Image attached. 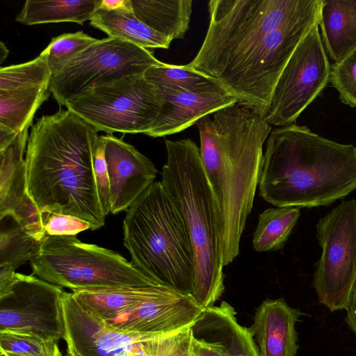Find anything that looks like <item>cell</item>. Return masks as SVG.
Here are the masks:
<instances>
[{
    "instance_id": "19",
    "label": "cell",
    "mask_w": 356,
    "mask_h": 356,
    "mask_svg": "<svg viewBox=\"0 0 356 356\" xmlns=\"http://www.w3.org/2000/svg\"><path fill=\"white\" fill-rule=\"evenodd\" d=\"M304 314L291 307L284 298L266 299L257 309L250 327L260 356H296V323Z\"/></svg>"
},
{
    "instance_id": "41",
    "label": "cell",
    "mask_w": 356,
    "mask_h": 356,
    "mask_svg": "<svg viewBox=\"0 0 356 356\" xmlns=\"http://www.w3.org/2000/svg\"><path fill=\"white\" fill-rule=\"evenodd\" d=\"M65 356H74V355L70 352H67V355Z\"/></svg>"
},
{
    "instance_id": "5",
    "label": "cell",
    "mask_w": 356,
    "mask_h": 356,
    "mask_svg": "<svg viewBox=\"0 0 356 356\" xmlns=\"http://www.w3.org/2000/svg\"><path fill=\"white\" fill-rule=\"evenodd\" d=\"M165 144L161 182L184 221L193 249L191 296L202 309L211 307L224 293L225 277L214 196L195 143L185 138Z\"/></svg>"
},
{
    "instance_id": "20",
    "label": "cell",
    "mask_w": 356,
    "mask_h": 356,
    "mask_svg": "<svg viewBox=\"0 0 356 356\" xmlns=\"http://www.w3.org/2000/svg\"><path fill=\"white\" fill-rule=\"evenodd\" d=\"M318 25L326 52L334 63L356 51V0H321Z\"/></svg>"
},
{
    "instance_id": "30",
    "label": "cell",
    "mask_w": 356,
    "mask_h": 356,
    "mask_svg": "<svg viewBox=\"0 0 356 356\" xmlns=\"http://www.w3.org/2000/svg\"><path fill=\"white\" fill-rule=\"evenodd\" d=\"M98 40L83 31L63 33L53 38L42 52L47 55L52 72L56 66L73 58Z\"/></svg>"
},
{
    "instance_id": "33",
    "label": "cell",
    "mask_w": 356,
    "mask_h": 356,
    "mask_svg": "<svg viewBox=\"0 0 356 356\" xmlns=\"http://www.w3.org/2000/svg\"><path fill=\"white\" fill-rule=\"evenodd\" d=\"M105 141L97 136L93 145V170L102 212L106 216L111 212L110 181L105 159Z\"/></svg>"
},
{
    "instance_id": "24",
    "label": "cell",
    "mask_w": 356,
    "mask_h": 356,
    "mask_svg": "<svg viewBox=\"0 0 356 356\" xmlns=\"http://www.w3.org/2000/svg\"><path fill=\"white\" fill-rule=\"evenodd\" d=\"M100 0H26L15 20L25 25L90 21Z\"/></svg>"
},
{
    "instance_id": "8",
    "label": "cell",
    "mask_w": 356,
    "mask_h": 356,
    "mask_svg": "<svg viewBox=\"0 0 356 356\" xmlns=\"http://www.w3.org/2000/svg\"><path fill=\"white\" fill-rule=\"evenodd\" d=\"M163 104L161 90L136 74L94 86L65 106L98 131L146 134Z\"/></svg>"
},
{
    "instance_id": "6",
    "label": "cell",
    "mask_w": 356,
    "mask_h": 356,
    "mask_svg": "<svg viewBox=\"0 0 356 356\" xmlns=\"http://www.w3.org/2000/svg\"><path fill=\"white\" fill-rule=\"evenodd\" d=\"M124 245L131 264L161 285L191 296L194 253L184 221L161 181L127 210Z\"/></svg>"
},
{
    "instance_id": "17",
    "label": "cell",
    "mask_w": 356,
    "mask_h": 356,
    "mask_svg": "<svg viewBox=\"0 0 356 356\" xmlns=\"http://www.w3.org/2000/svg\"><path fill=\"white\" fill-rule=\"evenodd\" d=\"M110 181L111 213L127 211L154 182V164L133 145L112 134L103 136Z\"/></svg>"
},
{
    "instance_id": "10",
    "label": "cell",
    "mask_w": 356,
    "mask_h": 356,
    "mask_svg": "<svg viewBox=\"0 0 356 356\" xmlns=\"http://www.w3.org/2000/svg\"><path fill=\"white\" fill-rule=\"evenodd\" d=\"M163 63L147 49L110 38L96 42L52 70L49 91L61 105L88 88L125 76L144 74Z\"/></svg>"
},
{
    "instance_id": "28",
    "label": "cell",
    "mask_w": 356,
    "mask_h": 356,
    "mask_svg": "<svg viewBox=\"0 0 356 356\" xmlns=\"http://www.w3.org/2000/svg\"><path fill=\"white\" fill-rule=\"evenodd\" d=\"M51 70L47 56L41 52L28 62L0 68V90H12L32 86L49 87Z\"/></svg>"
},
{
    "instance_id": "15",
    "label": "cell",
    "mask_w": 356,
    "mask_h": 356,
    "mask_svg": "<svg viewBox=\"0 0 356 356\" xmlns=\"http://www.w3.org/2000/svg\"><path fill=\"white\" fill-rule=\"evenodd\" d=\"M29 128L0 152V220L12 218L37 241L46 234L43 216L31 197L27 188L26 161Z\"/></svg>"
},
{
    "instance_id": "12",
    "label": "cell",
    "mask_w": 356,
    "mask_h": 356,
    "mask_svg": "<svg viewBox=\"0 0 356 356\" xmlns=\"http://www.w3.org/2000/svg\"><path fill=\"white\" fill-rule=\"evenodd\" d=\"M330 68L318 21L298 44L277 81L265 114L268 123L293 124L329 82Z\"/></svg>"
},
{
    "instance_id": "1",
    "label": "cell",
    "mask_w": 356,
    "mask_h": 356,
    "mask_svg": "<svg viewBox=\"0 0 356 356\" xmlns=\"http://www.w3.org/2000/svg\"><path fill=\"white\" fill-rule=\"evenodd\" d=\"M321 0H211L209 28L186 65L239 104L266 114L294 50L319 19Z\"/></svg>"
},
{
    "instance_id": "26",
    "label": "cell",
    "mask_w": 356,
    "mask_h": 356,
    "mask_svg": "<svg viewBox=\"0 0 356 356\" xmlns=\"http://www.w3.org/2000/svg\"><path fill=\"white\" fill-rule=\"evenodd\" d=\"M300 216V207H297L268 208L263 211L253 234V249L259 252L282 249Z\"/></svg>"
},
{
    "instance_id": "3",
    "label": "cell",
    "mask_w": 356,
    "mask_h": 356,
    "mask_svg": "<svg viewBox=\"0 0 356 356\" xmlns=\"http://www.w3.org/2000/svg\"><path fill=\"white\" fill-rule=\"evenodd\" d=\"M98 131L61 108L32 126L26 151L29 193L42 214L76 217L91 230L105 224L93 170Z\"/></svg>"
},
{
    "instance_id": "7",
    "label": "cell",
    "mask_w": 356,
    "mask_h": 356,
    "mask_svg": "<svg viewBox=\"0 0 356 356\" xmlns=\"http://www.w3.org/2000/svg\"><path fill=\"white\" fill-rule=\"evenodd\" d=\"M30 263L33 275L72 291L158 285L118 252L76 236L45 234Z\"/></svg>"
},
{
    "instance_id": "37",
    "label": "cell",
    "mask_w": 356,
    "mask_h": 356,
    "mask_svg": "<svg viewBox=\"0 0 356 356\" xmlns=\"http://www.w3.org/2000/svg\"><path fill=\"white\" fill-rule=\"evenodd\" d=\"M346 312L345 321L349 328L356 335V283L350 305Z\"/></svg>"
},
{
    "instance_id": "9",
    "label": "cell",
    "mask_w": 356,
    "mask_h": 356,
    "mask_svg": "<svg viewBox=\"0 0 356 356\" xmlns=\"http://www.w3.org/2000/svg\"><path fill=\"white\" fill-rule=\"evenodd\" d=\"M321 247L313 286L331 312L348 310L356 283V198L342 201L316 225Z\"/></svg>"
},
{
    "instance_id": "31",
    "label": "cell",
    "mask_w": 356,
    "mask_h": 356,
    "mask_svg": "<svg viewBox=\"0 0 356 356\" xmlns=\"http://www.w3.org/2000/svg\"><path fill=\"white\" fill-rule=\"evenodd\" d=\"M329 81L343 104L356 108V51L331 65Z\"/></svg>"
},
{
    "instance_id": "25",
    "label": "cell",
    "mask_w": 356,
    "mask_h": 356,
    "mask_svg": "<svg viewBox=\"0 0 356 356\" xmlns=\"http://www.w3.org/2000/svg\"><path fill=\"white\" fill-rule=\"evenodd\" d=\"M49 93V87L44 86L0 90V125L17 134L29 128Z\"/></svg>"
},
{
    "instance_id": "18",
    "label": "cell",
    "mask_w": 356,
    "mask_h": 356,
    "mask_svg": "<svg viewBox=\"0 0 356 356\" xmlns=\"http://www.w3.org/2000/svg\"><path fill=\"white\" fill-rule=\"evenodd\" d=\"M159 89L163 104L145 134L153 138L177 134L195 124L200 118L237 103L220 85L202 90Z\"/></svg>"
},
{
    "instance_id": "35",
    "label": "cell",
    "mask_w": 356,
    "mask_h": 356,
    "mask_svg": "<svg viewBox=\"0 0 356 356\" xmlns=\"http://www.w3.org/2000/svg\"><path fill=\"white\" fill-rule=\"evenodd\" d=\"M190 327L166 356H192Z\"/></svg>"
},
{
    "instance_id": "14",
    "label": "cell",
    "mask_w": 356,
    "mask_h": 356,
    "mask_svg": "<svg viewBox=\"0 0 356 356\" xmlns=\"http://www.w3.org/2000/svg\"><path fill=\"white\" fill-rule=\"evenodd\" d=\"M202 310L192 296L159 285L149 298L105 321L127 331L169 334L190 327Z\"/></svg>"
},
{
    "instance_id": "2",
    "label": "cell",
    "mask_w": 356,
    "mask_h": 356,
    "mask_svg": "<svg viewBox=\"0 0 356 356\" xmlns=\"http://www.w3.org/2000/svg\"><path fill=\"white\" fill-rule=\"evenodd\" d=\"M195 125L202 167L216 204L225 266L239 254L272 127L265 113L238 103L200 118Z\"/></svg>"
},
{
    "instance_id": "40",
    "label": "cell",
    "mask_w": 356,
    "mask_h": 356,
    "mask_svg": "<svg viewBox=\"0 0 356 356\" xmlns=\"http://www.w3.org/2000/svg\"><path fill=\"white\" fill-rule=\"evenodd\" d=\"M8 54V49L3 42H0V63L1 64Z\"/></svg>"
},
{
    "instance_id": "39",
    "label": "cell",
    "mask_w": 356,
    "mask_h": 356,
    "mask_svg": "<svg viewBox=\"0 0 356 356\" xmlns=\"http://www.w3.org/2000/svg\"><path fill=\"white\" fill-rule=\"evenodd\" d=\"M3 356H62V353L60 350L59 346L57 343H56L54 346L48 350L47 351L37 355H17L9 353H4L1 354Z\"/></svg>"
},
{
    "instance_id": "22",
    "label": "cell",
    "mask_w": 356,
    "mask_h": 356,
    "mask_svg": "<svg viewBox=\"0 0 356 356\" xmlns=\"http://www.w3.org/2000/svg\"><path fill=\"white\" fill-rule=\"evenodd\" d=\"M159 285L126 286L72 291L76 300L88 312L108 321L152 296Z\"/></svg>"
},
{
    "instance_id": "29",
    "label": "cell",
    "mask_w": 356,
    "mask_h": 356,
    "mask_svg": "<svg viewBox=\"0 0 356 356\" xmlns=\"http://www.w3.org/2000/svg\"><path fill=\"white\" fill-rule=\"evenodd\" d=\"M38 243L13 219L10 225L1 223L0 268L15 271L30 261Z\"/></svg>"
},
{
    "instance_id": "11",
    "label": "cell",
    "mask_w": 356,
    "mask_h": 356,
    "mask_svg": "<svg viewBox=\"0 0 356 356\" xmlns=\"http://www.w3.org/2000/svg\"><path fill=\"white\" fill-rule=\"evenodd\" d=\"M61 286L0 268V332L56 341L65 336Z\"/></svg>"
},
{
    "instance_id": "4",
    "label": "cell",
    "mask_w": 356,
    "mask_h": 356,
    "mask_svg": "<svg viewBox=\"0 0 356 356\" xmlns=\"http://www.w3.org/2000/svg\"><path fill=\"white\" fill-rule=\"evenodd\" d=\"M258 187L275 207L330 206L356 189V148L306 126L277 128L266 140Z\"/></svg>"
},
{
    "instance_id": "32",
    "label": "cell",
    "mask_w": 356,
    "mask_h": 356,
    "mask_svg": "<svg viewBox=\"0 0 356 356\" xmlns=\"http://www.w3.org/2000/svg\"><path fill=\"white\" fill-rule=\"evenodd\" d=\"M57 343L40 337L9 331L0 332L1 354L37 355L43 353Z\"/></svg>"
},
{
    "instance_id": "16",
    "label": "cell",
    "mask_w": 356,
    "mask_h": 356,
    "mask_svg": "<svg viewBox=\"0 0 356 356\" xmlns=\"http://www.w3.org/2000/svg\"><path fill=\"white\" fill-rule=\"evenodd\" d=\"M236 314L225 301L203 309L190 327L192 356H260L250 328Z\"/></svg>"
},
{
    "instance_id": "36",
    "label": "cell",
    "mask_w": 356,
    "mask_h": 356,
    "mask_svg": "<svg viewBox=\"0 0 356 356\" xmlns=\"http://www.w3.org/2000/svg\"><path fill=\"white\" fill-rule=\"evenodd\" d=\"M100 8L113 11L133 12L131 0H100Z\"/></svg>"
},
{
    "instance_id": "38",
    "label": "cell",
    "mask_w": 356,
    "mask_h": 356,
    "mask_svg": "<svg viewBox=\"0 0 356 356\" xmlns=\"http://www.w3.org/2000/svg\"><path fill=\"white\" fill-rule=\"evenodd\" d=\"M17 135L13 131L0 125V152L6 149Z\"/></svg>"
},
{
    "instance_id": "23",
    "label": "cell",
    "mask_w": 356,
    "mask_h": 356,
    "mask_svg": "<svg viewBox=\"0 0 356 356\" xmlns=\"http://www.w3.org/2000/svg\"><path fill=\"white\" fill-rule=\"evenodd\" d=\"M90 24L106 33L138 47L168 49L172 40L141 22L134 12L113 11L99 8Z\"/></svg>"
},
{
    "instance_id": "13",
    "label": "cell",
    "mask_w": 356,
    "mask_h": 356,
    "mask_svg": "<svg viewBox=\"0 0 356 356\" xmlns=\"http://www.w3.org/2000/svg\"><path fill=\"white\" fill-rule=\"evenodd\" d=\"M64 339L74 356H131L149 340L164 334H148L115 327L86 310L72 293L63 296ZM170 334V333H169Z\"/></svg>"
},
{
    "instance_id": "27",
    "label": "cell",
    "mask_w": 356,
    "mask_h": 356,
    "mask_svg": "<svg viewBox=\"0 0 356 356\" xmlns=\"http://www.w3.org/2000/svg\"><path fill=\"white\" fill-rule=\"evenodd\" d=\"M145 78L163 90H202L219 84L186 65L163 63L152 66L144 74Z\"/></svg>"
},
{
    "instance_id": "34",
    "label": "cell",
    "mask_w": 356,
    "mask_h": 356,
    "mask_svg": "<svg viewBox=\"0 0 356 356\" xmlns=\"http://www.w3.org/2000/svg\"><path fill=\"white\" fill-rule=\"evenodd\" d=\"M42 216L45 233L49 236H76L91 229L86 221L70 215L47 213Z\"/></svg>"
},
{
    "instance_id": "21",
    "label": "cell",
    "mask_w": 356,
    "mask_h": 356,
    "mask_svg": "<svg viewBox=\"0 0 356 356\" xmlns=\"http://www.w3.org/2000/svg\"><path fill=\"white\" fill-rule=\"evenodd\" d=\"M134 15L141 22L172 41L183 39L188 30L191 0H131Z\"/></svg>"
}]
</instances>
